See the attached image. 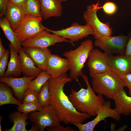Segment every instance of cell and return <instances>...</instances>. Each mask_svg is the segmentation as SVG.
<instances>
[{
	"label": "cell",
	"mask_w": 131,
	"mask_h": 131,
	"mask_svg": "<svg viewBox=\"0 0 131 131\" xmlns=\"http://www.w3.org/2000/svg\"><path fill=\"white\" fill-rule=\"evenodd\" d=\"M72 80L66 74L62 76L51 77L48 80L49 105L54 108L60 122L66 124H82L91 116L78 112L64 90L65 84Z\"/></svg>",
	"instance_id": "obj_1"
},
{
	"label": "cell",
	"mask_w": 131,
	"mask_h": 131,
	"mask_svg": "<svg viewBox=\"0 0 131 131\" xmlns=\"http://www.w3.org/2000/svg\"><path fill=\"white\" fill-rule=\"evenodd\" d=\"M82 76L87 85V88H81L78 91L71 89L68 97L78 112L94 116L96 115L98 110L104 103L103 95L97 96L90 85L87 76L84 74Z\"/></svg>",
	"instance_id": "obj_2"
},
{
	"label": "cell",
	"mask_w": 131,
	"mask_h": 131,
	"mask_svg": "<svg viewBox=\"0 0 131 131\" xmlns=\"http://www.w3.org/2000/svg\"><path fill=\"white\" fill-rule=\"evenodd\" d=\"M91 84L95 93L113 100L125 86L123 79L111 71L96 74L92 78Z\"/></svg>",
	"instance_id": "obj_3"
},
{
	"label": "cell",
	"mask_w": 131,
	"mask_h": 131,
	"mask_svg": "<svg viewBox=\"0 0 131 131\" xmlns=\"http://www.w3.org/2000/svg\"><path fill=\"white\" fill-rule=\"evenodd\" d=\"M93 49L92 41L88 39L82 42L76 49L63 53V56L68 59L70 63L69 76L72 80H77L79 76L83 74L82 69L84 64Z\"/></svg>",
	"instance_id": "obj_4"
},
{
	"label": "cell",
	"mask_w": 131,
	"mask_h": 131,
	"mask_svg": "<svg viewBox=\"0 0 131 131\" xmlns=\"http://www.w3.org/2000/svg\"><path fill=\"white\" fill-rule=\"evenodd\" d=\"M42 17L26 14L14 31L20 43L21 44L45 30L41 23Z\"/></svg>",
	"instance_id": "obj_5"
},
{
	"label": "cell",
	"mask_w": 131,
	"mask_h": 131,
	"mask_svg": "<svg viewBox=\"0 0 131 131\" xmlns=\"http://www.w3.org/2000/svg\"><path fill=\"white\" fill-rule=\"evenodd\" d=\"M101 8L98 1L96 4L88 6L83 13V19L86 24L91 25L94 30V33L93 35L96 40L103 36H111L113 33L109 23H103L98 18L97 12Z\"/></svg>",
	"instance_id": "obj_6"
},
{
	"label": "cell",
	"mask_w": 131,
	"mask_h": 131,
	"mask_svg": "<svg viewBox=\"0 0 131 131\" xmlns=\"http://www.w3.org/2000/svg\"><path fill=\"white\" fill-rule=\"evenodd\" d=\"M28 118L38 131H43L47 127L52 128L60 124L54 109L50 105L40 111L31 112Z\"/></svg>",
	"instance_id": "obj_7"
},
{
	"label": "cell",
	"mask_w": 131,
	"mask_h": 131,
	"mask_svg": "<svg viewBox=\"0 0 131 131\" xmlns=\"http://www.w3.org/2000/svg\"><path fill=\"white\" fill-rule=\"evenodd\" d=\"M128 39V35L122 34L116 36H103L96 40L94 45L109 55L111 54H125Z\"/></svg>",
	"instance_id": "obj_8"
},
{
	"label": "cell",
	"mask_w": 131,
	"mask_h": 131,
	"mask_svg": "<svg viewBox=\"0 0 131 131\" xmlns=\"http://www.w3.org/2000/svg\"><path fill=\"white\" fill-rule=\"evenodd\" d=\"M44 29L49 32L56 34L61 37L70 40V43L74 45V43L89 35H93L94 31L90 25L86 24L81 25L76 22L73 23L69 27L60 30L53 31L44 27Z\"/></svg>",
	"instance_id": "obj_9"
},
{
	"label": "cell",
	"mask_w": 131,
	"mask_h": 131,
	"mask_svg": "<svg viewBox=\"0 0 131 131\" xmlns=\"http://www.w3.org/2000/svg\"><path fill=\"white\" fill-rule=\"evenodd\" d=\"M109 101H105L102 106L98 110L96 117L92 120L85 124L77 123L74 125L80 131H93L96 125L102 121H105L107 117L111 118L117 121L121 119V115L115 109L111 107Z\"/></svg>",
	"instance_id": "obj_10"
},
{
	"label": "cell",
	"mask_w": 131,
	"mask_h": 131,
	"mask_svg": "<svg viewBox=\"0 0 131 131\" xmlns=\"http://www.w3.org/2000/svg\"><path fill=\"white\" fill-rule=\"evenodd\" d=\"M46 30L31 37L21 43L23 47H34L47 48L57 43L66 42L70 43L69 41L56 34H50Z\"/></svg>",
	"instance_id": "obj_11"
},
{
	"label": "cell",
	"mask_w": 131,
	"mask_h": 131,
	"mask_svg": "<svg viewBox=\"0 0 131 131\" xmlns=\"http://www.w3.org/2000/svg\"><path fill=\"white\" fill-rule=\"evenodd\" d=\"M109 57V55L98 49H93L92 50L88 58L87 64L91 77L92 78L99 73L111 71L107 64Z\"/></svg>",
	"instance_id": "obj_12"
},
{
	"label": "cell",
	"mask_w": 131,
	"mask_h": 131,
	"mask_svg": "<svg viewBox=\"0 0 131 131\" xmlns=\"http://www.w3.org/2000/svg\"><path fill=\"white\" fill-rule=\"evenodd\" d=\"M14 77L12 75L7 77L4 76L0 77V82L11 87L15 96L22 103L26 90L28 88L31 82L36 77L34 76H24L20 78Z\"/></svg>",
	"instance_id": "obj_13"
},
{
	"label": "cell",
	"mask_w": 131,
	"mask_h": 131,
	"mask_svg": "<svg viewBox=\"0 0 131 131\" xmlns=\"http://www.w3.org/2000/svg\"><path fill=\"white\" fill-rule=\"evenodd\" d=\"M107 64L110 69L121 78L131 73V56L125 54L109 56Z\"/></svg>",
	"instance_id": "obj_14"
},
{
	"label": "cell",
	"mask_w": 131,
	"mask_h": 131,
	"mask_svg": "<svg viewBox=\"0 0 131 131\" xmlns=\"http://www.w3.org/2000/svg\"><path fill=\"white\" fill-rule=\"evenodd\" d=\"M70 69V63L67 58L52 54L47 64L46 71L54 78L62 76Z\"/></svg>",
	"instance_id": "obj_15"
},
{
	"label": "cell",
	"mask_w": 131,
	"mask_h": 131,
	"mask_svg": "<svg viewBox=\"0 0 131 131\" xmlns=\"http://www.w3.org/2000/svg\"><path fill=\"white\" fill-rule=\"evenodd\" d=\"M22 48L36 66L42 71H46L48 59L52 54L49 49L34 47Z\"/></svg>",
	"instance_id": "obj_16"
},
{
	"label": "cell",
	"mask_w": 131,
	"mask_h": 131,
	"mask_svg": "<svg viewBox=\"0 0 131 131\" xmlns=\"http://www.w3.org/2000/svg\"><path fill=\"white\" fill-rule=\"evenodd\" d=\"M42 17L46 20L51 17H57L62 14L61 2L58 0H40Z\"/></svg>",
	"instance_id": "obj_17"
},
{
	"label": "cell",
	"mask_w": 131,
	"mask_h": 131,
	"mask_svg": "<svg viewBox=\"0 0 131 131\" xmlns=\"http://www.w3.org/2000/svg\"><path fill=\"white\" fill-rule=\"evenodd\" d=\"M115 108L120 115H128L131 114V96H128L123 87L115 97Z\"/></svg>",
	"instance_id": "obj_18"
},
{
	"label": "cell",
	"mask_w": 131,
	"mask_h": 131,
	"mask_svg": "<svg viewBox=\"0 0 131 131\" xmlns=\"http://www.w3.org/2000/svg\"><path fill=\"white\" fill-rule=\"evenodd\" d=\"M18 53L21 71L24 76H35L37 77L42 70L36 66L31 59L27 55L22 48Z\"/></svg>",
	"instance_id": "obj_19"
},
{
	"label": "cell",
	"mask_w": 131,
	"mask_h": 131,
	"mask_svg": "<svg viewBox=\"0 0 131 131\" xmlns=\"http://www.w3.org/2000/svg\"><path fill=\"white\" fill-rule=\"evenodd\" d=\"M26 13L24 9L11 3L8 4L6 17L9 21L11 26L14 31L24 17Z\"/></svg>",
	"instance_id": "obj_20"
},
{
	"label": "cell",
	"mask_w": 131,
	"mask_h": 131,
	"mask_svg": "<svg viewBox=\"0 0 131 131\" xmlns=\"http://www.w3.org/2000/svg\"><path fill=\"white\" fill-rule=\"evenodd\" d=\"M8 47L10 57L4 76L7 77L12 75L17 77L19 76L22 73L19 55L11 43L9 44Z\"/></svg>",
	"instance_id": "obj_21"
},
{
	"label": "cell",
	"mask_w": 131,
	"mask_h": 131,
	"mask_svg": "<svg viewBox=\"0 0 131 131\" xmlns=\"http://www.w3.org/2000/svg\"><path fill=\"white\" fill-rule=\"evenodd\" d=\"M29 113H22L18 111L11 113L9 115L10 122L14 123L13 126L7 129V131H29L26 126L28 123L26 120L28 118Z\"/></svg>",
	"instance_id": "obj_22"
},
{
	"label": "cell",
	"mask_w": 131,
	"mask_h": 131,
	"mask_svg": "<svg viewBox=\"0 0 131 131\" xmlns=\"http://www.w3.org/2000/svg\"><path fill=\"white\" fill-rule=\"evenodd\" d=\"M0 27L7 39L10 41L17 52L18 53L22 48L21 44L18 40L15 33L6 17L0 19Z\"/></svg>",
	"instance_id": "obj_23"
},
{
	"label": "cell",
	"mask_w": 131,
	"mask_h": 131,
	"mask_svg": "<svg viewBox=\"0 0 131 131\" xmlns=\"http://www.w3.org/2000/svg\"><path fill=\"white\" fill-rule=\"evenodd\" d=\"M4 83H0V106L11 104L19 105L22 103L13 95V91Z\"/></svg>",
	"instance_id": "obj_24"
},
{
	"label": "cell",
	"mask_w": 131,
	"mask_h": 131,
	"mask_svg": "<svg viewBox=\"0 0 131 131\" xmlns=\"http://www.w3.org/2000/svg\"><path fill=\"white\" fill-rule=\"evenodd\" d=\"M52 76L46 71H42L35 79L31 82L28 88L32 89L39 93L43 85Z\"/></svg>",
	"instance_id": "obj_25"
},
{
	"label": "cell",
	"mask_w": 131,
	"mask_h": 131,
	"mask_svg": "<svg viewBox=\"0 0 131 131\" xmlns=\"http://www.w3.org/2000/svg\"><path fill=\"white\" fill-rule=\"evenodd\" d=\"M24 9L26 14L42 17L40 0H27Z\"/></svg>",
	"instance_id": "obj_26"
},
{
	"label": "cell",
	"mask_w": 131,
	"mask_h": 131,
	"mask_svg": "<svg viewBox=\"0 0 131 131\" xmlns=\"http://www.w3.org/2000/svg\"><path fill=\"white\" fill-rule=\"evenodd\" d=\"M49 85L48 81L42 86L39 93L38 102L43 107L49 105Z\"/></svg>",
	"instance_id": "obj_27"
},
{
	"label": "cell",
	"mask_w": 131,
	"mask_h": 131,
	"mask_svg": "<svg viewBox=\"0 0 131 131\" xmlns=\"http://www.w3.org/2000/svg\"><path fill=\"white\" fill-rule=\"evenodd\" d=\"M39 102H29L22 103L18 106L17 109L18 111L22 113L31 112L36 111H40L43 108Z\"/></svg>",
	"instance_id": "obj_28"
},
{
	"label": "cell",
	"mask_w": 131,
	"mask_h": 131,
	"mask_svg": "<svg viewBox=\"0 0 131 131\" xmlns=\"http://www.w3.org/2000/svg\"><path fill=\"white\" fill-rule=\"evenodd\" d=\"M39 93L34 90L27 89L24 95L22 103L38 102Z\"/></svg>",
	"instance_id": "obj_29"
},
{
	"label": "cell",
	"mask_w": 131,
	"mask_h": 131,
	"mask_svg": "<svg viewBox=\"0 0 131 131\" xmlns=\"http://www.w3.org/2000/svg\"><path fill=\"white\" fill-rule=\"evenodd\" d=\"M101 8H102L104 12L108 15H112L114 14L116 12L117 7L116 5L114 3L110 1L106 2Z\"/></svg>",
	"instance_id": "obj_30"
},
{
	"label": "cell",
	"mask_w": 131,
	"mask_h": 131,
	"mask_svg": "<svg viewBox=\"0 0 131 131\" xmlns=\"http://www.w3.org/2000/svg\"><path fill=\"white\" fill-rule=\"evenodd\" d=\"M10 52L9 50H6V52L0 58V77L4 76L5 70L7 66Z\"/></svg>",
	"instance_id": "obj_31"
},
{
	"label": "cell",
	"mask_w": 131,
	"mask_h": 131,
	"mask_svg": "<svg viewBox=\"0 0 131 131\" xmlns=\"http://www.w3.org/2000/svg\"><path fill=\"white\" fill-rule=\"evenodd\" d=\"M46 130L49 131H76L77 130L74 129L69 127H64L62 125H59L53 128H51L47 127Z\"/></svg>",
	"instance_id": "obj_32"
},
{
	"label": "cell",
	"mask_w": 131,
	"mask_h": 131,
	"mask_svg": "<svg viewBox=\"0 0 131 131\" xmlns=\"http://www.w3.org/2000/svg\"><path fill=\"white\" fill-rule=\"evenodd\" d=\"M9 0H0V16L5 15Z\"/></svg>",
	"instance_id": "obj_33"
},
{
	"label": "cell",
	"mask_w": 131,
	"mask_h": 131,
	"mask_svg": "<svg viewBox=\"0 0 131 131\" xmlns=\"http://www.w3.org/2000/svg\"><path fill=\"white\" fill-rule=\"evenodd\" d=\"M122 78L123 81L125 86L128 88L129 94L131 96V73L124 76Z\"/></svg>",
	"instance_id": "obj_34"
},
{
	"label": "cell",
	"mask_w": 131,
	"mask_h": 131,
	"mask_svg": "<svg viewBox=\"0 0 131 131\" xmlns=\"http://www.w3.org/2000/svg\"><path fill=\"white\" fill-rule=\"evenodd\" d=\"M128 35V39L126 47L125 54L131 56V29Z\"/></svg>",
	"instance_id": "obj_35"
},
{
	"label": "cell",
	"mask_w": 131,
	"mask_h": 131,
	"mask_svg": "<svg viewBox=\"0 0 131 131\" xmlns=\"http://www.w3.org/2000/svg\"><path fill=\"white\" fill-rule=\"evenodd\" d=\"M27 0H9V1L12 4L18 7L24 8L25 4Z\"/></svg>",
	"instance_id": "obj_36"
},
{
	"label": "cell",
	"mask_w": 131,
	"mask_h": 131,
	"mask_svg": "<svg viewBox=\"0 0 131 131\" xmlns=\"http://www.w3.org/2000/svg\"><path fill=\"white\" fill-rule=\"evenodd\" d=\"M4 47L2 42L1 39L0 38V58L4 54L6 51Z\"/></svg>",
	"instance_id": "obj_37"
},
{
	"label": "cell",
	"mask_w": 131,
	"mask_h": 131,
	"mask_svg": "<svg viewBox=\"0 0 131 131\" xmlns=\"http://www.w3.org/2000/svg\"><path fill=\"white\" fill-rule=\"evenodd\" d=\"M127 127L128 126L127 125H124L122 127H121L120 128V129L119 130H120V131H124L126 129Z\"/></svg>",
	"instance_id": "obj_38"
},
{
	"label": "cell",
	"mask_w": 131,
	"mask_h": 131,
	"mask_svg": "<svg viewBox=\"0 0 131 131\" xmlns=\"http://www.w3.org/2000/svg\"><path fill=\"white\" fill-rule=\"evenodd\" d=\"M2 116H0V131H2L1 130V121H2Z\"/></svg>",
	"instance_id": "obj_39"
},
{
	"label": "cell",
	"mask_w": 131,
	"mask_h": 131,
	"mask_svg": "<svg viewBox=\"0 0 131 131\" xmlns=\"http://www.w3.org/2000/svg\"><path fill=\"white\" fill-rule=\"evenodd\" d=\"M59 1H60L61 2H65L67 0H58Z\"/></svg>",
	"instance_id": "obj_40"
},
{
	"label": "cell",
	"mask_w": 131,
	"mask_h": 131,
	"mask_svg": "<svg viewBox=\"0 0 131 131\" xmlns=\"http://www.w3.org/2000/svg\"></svg>",
	"instance_id": "obj_41"
}]
</instances>
